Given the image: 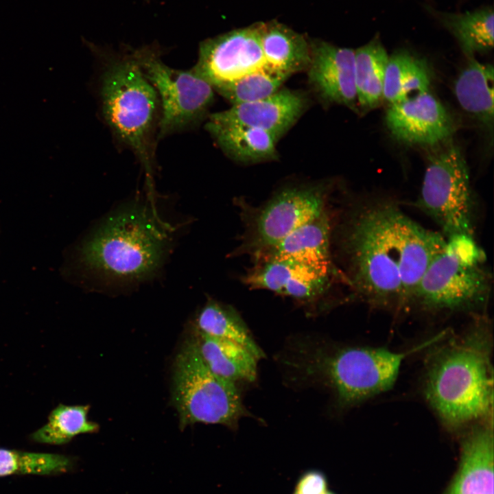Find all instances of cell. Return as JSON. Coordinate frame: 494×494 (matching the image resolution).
<instances>
[{
  "instance_id": "1",
  "label": "cell",
  "mask_w": 494,
  "mask_h": 494,
  "mask_svg": "<svg viewBox=\"0 0 494 494\" xmlns=\"http://www.w3.org/2000/svg\"><path fill=\"white\" fill-rule=\"evenodd\" d=\"M417 224L395 203L378 202L360 208L344 224V277L368 303L384 308L407 305L403 283Z\"/></svg>"
},
{
  "instance_id": "2",
  "label": "cell",
  "mask_w": 494,
  "mask_h": 494,
  "mask_svg": "<svg viewBox=\"0 0 494 494\" xmlns=\"http://www.w3.org/2000/svg\"><path fill=\"white\" fill-rule=\"evenodd\" d=\"M441 335L406 352L386 347L344 346L313 338L293 340L281 362L294 379L325 387L335 406L346 410L390 390L408 355Z\"/></svg>"
},
{
  "instance_id": "3",
  "label": "cell",
  "mask_w": 494,
  "mask_h": 494,
  "mask_svg": "<svg viewBox=\"0 0 494 494\" xmlns=\"http://www.w3.org/2000/svg\"><path fill=\"white\" fill-rule=\"evenodd\" d=\"M489 331L482 318L465 336L438 351L427 368L426 400L447 427L457 430L489 417L493 371Z\"/></svg>"
},
{
  "instance_id": "4",
  "label": "cell",
  "mask_w": 494,
  "mask_h": 494,
  "mask_svg": "<svg viewBox=\"0 0 494 494\" xmlns=\"http://www.w3.org/2000/svg\"><path fill=\"white\" fill-rule=\"evenodd\" d=\"M102 55L99 99L105 123L115 139L135 156L154 193L155 150L161 108L157 93L132 49Z\"/></svg>"
},
{
  "instance_id": "5",
  "label": "cell",
  "mask_w": 494,
  "mask_h": 494,
  "mask_svg": "<svg viewBox=\"0 0 494 494\" xmlns=\"http://www.w3.org/2000/svg\"><path fill=\"white\" fill-rule=\"evenodd\" d=\"M166 227L155 211L140 206L119 209L84 242L82 261L106 283L147 280L165 259L169 243Z\"/></svg>"
},
{
  "instance_id": "6",
  "label": "cell",
  "mask_w": 494,
  "mask_h": 494,
  "mask_svg": "<svg viewBox=\"0 0 494 494\" xmlns=\"http://www.w3.org/2000/svg\"><path fill=\"white\" fill-rule=\"evenodd\" d=\"M414 293L412 303L432 310H473L484 305L492 277L473 235L445 237Z\"/></svg>"
},
{
  "instance_id": "7",
  "label": "cell",
  "mask_w": 494,
  "mask_h": 494,
  "mask_svg": "<svg viewBox=\"0 0 494 494\" xmlns=\"http://www.w3.org/2000/svg\"><path fill=\"white\" fill-rule=\"evenodd\" d=\"M172 401L181 430L202 423L223 425L235 430L242 418L251 416L236 384L211 372L190 339L183 345L174 362Z\"/></svg>"
},
{
  "instance_id": "8",
  "label": "cell",
  "mask_w": 494,
  "mask_h": 494,
  "mask_svg": "<svg viewBox=\"0 0 494 494\" xmlns=\"http://www.w3.org/2000/svg\"><path fill=\"white\" fill-rule=\"evenodd\" d=\"M329 187L324 182L291 185L258 207L238 202L244 231L233 255L254 258L318 216L328 209Z\"/></svg>"
},
{
  "instance_id": "9",
  "label": "cell",
  "mask_w": 494,
  "mask_h": 494,
  "mask_svg": "<svg viewBox=\"0 0 494 494\" xmlns=\"http://www.w3.org/2000/svg\"><path fill=\"white\" fill-rule=\"evenodd\" d=\"M414 204L440 226L445 237L473 235L474 202L469 172L457 145L447 144L430 157Z\"/></svg>"
},
{
  "instance_id": "10",
  "label": "cell",
  "mask_w": 494,
  "mask_h": 494,
  "mask_svg": "<svg viewBox=\"0 0 494 494\" xmlns=\"http://www.w3.org/2000/svg\"><path fill=\"white\" fill-rule=\"evenodd\" d=\"M142 72L154 88L160 103L158 140L198 126L207 119L214 90L191 69L165 64L154 47L132 49Z\"/></svg>"
},
{
  "instance_id": "11",
  "label": "cell",
  "mask_w": 494,
  "mask_h": 494,
  "mask_svg": "<svg viewBox=\"0 0 494 494\" xmlns=\"http://www.w3.org/2000/svg\"><path fill=\"white\" fill-rule=\"evenodd\" d=\"M257 26L237 29L203 40L191 69L217 87L266 67Z\"/></svg>"
},
{
  "instance_id": "12",
  "label": "cell",
  "mask_w": 494,
  "mask_h": 494,
  "mask_svg": "<svg viewBox=\"0 0 494 494\" xmlns=\"http://www.w3.org/2000/svg\"><path fill=\"white\" fill-rule=\"evenodd\" d=\"M342 276L292 260L254 262L241 278L251 290H265L292 298L314 313L325 309L333 283Z\"/></svg>"
},
{
  "instance_id": "13",
  "label": "cell",
  "mask_w": 494,
  "mask_h": 494,
  "mask_svg": "<svg viewBox=\"0 0 494 494\" xmlns=\"http://www.w3.org/2000/svg\"><path fill=\"white\" fill-rule=\"evenodd\" d=\"M385 120L392 136L409 145H437L454 131L449 113L429 91L390 104Z\"/></svg>"
},
{
  "instance_id": "14",
  "label": "cell",
  "mask_w": 494,
  "mask_h": 494,
  "mask_svg": "<svg viewBox=\"0 0 494 494\" xmlns=\"http://www.w3.org/2000/svg\"><path fill=\"white\" fill-rule=\"evenodd\" d=\"M308 99L301 91L281 89L263 99L232 106L209 114V117L263 130L277 141L298 120L307 106Z\"/></svg>"
},
{
  "instance_id": "15",
  "label": "cell",
  "mask_w": 494,
  "mask_h": 494,
  "mask_svg": "<svg viewBox=\"0 0 494 494\" xmlns=\"http://www.w3.org/2000/svg\"><path fill=\"white\" fill-rule=\"evenodd\" d=\"M307 71L309 84L323 101L355 107V50L325 41L311 44Z\"/></svg>"
},
{
  "instance_id": "16",
  "label": "cell",
  "mask_w": 494,
  "mask_h": 494,
  "mask_svg": "<svg viewBox=\"0 0 494 494\" xmlns=\"http://www.w3.org/2000/svg\"><path fill=\"white\" fill-rule=\"evenodd\" d=\"M332 233V220L327 209L277 244L252 258L253 262L292 260L343 276L333 261Z\"/></svg>"
},
{
  "instance_id": "17",
  "label": "cell",
  "mask_w": 494,
  "mask_h": 494,
  "mask_svg": "<svg viewBox=\"0 0 494 494\" xmlns=\"http://www.w3.org/2000/svg\"><path fill=\"white\" fill-rule=\"evenodd\" d=\"M447 494H493L492 425L478 427L466 438L460 467Z\"/></svg>"
},
{
  "instance_id": "18",
  "label": "cell",
  "mask_w": 494,
  "mask_h": 494,
  "mask_svg": "<svg viewBox=\"0 0 494 494\" xmlns=\"http://www.w3.org/2000/svg\"><path fill=\"white\" fill-rule=\"evenodd\" d=\"M191 331L190 340L211 372L235 384L256 379L259 360L247 349L232 341Z\"/></svg>"
},
{
  "instance_id": "19",
  "label": "cell",
  "mask_w": 494,
  "mask_h": 494,
  "mask_svg": "<svg viewBox=\"0 0 494 494\" xmlns=\"http://www.w3.org/2000/svg\"><path fill=\"white\" fill-rule=\"evenodd\" d=\"M205 128L218 147L230 158L242 163L275 160L277 140L255 128L228 124L207 117Z\"/></svg>"
},
{
  "instance_id": "20",
  "label": "cell",
  "mask_w": 494,
  "mask_h": 494,
  "mask_svg": "<svg viewBox=\"0 0 494 494\" xmlns=\"http://www.w3.org/2000/svg\"><path fill=\"white\" fill-rule=\"evenodd\" d=\"M257 28L268 68L287 77L307 70L311 44L303 35L277 23L261 24Z\"/></svg>"
},
{
  "instance_id": "21",
  "label": "cell",
  "mask_w": 494,
  "mask_h": 494,
  "mask_svg": "<svg viewBox=\"0 0 494 494\" xmlns=\"http://www.w3.org/2000/svg\"><path fill=\"white\" fill-rule=\"evenodd\" d=\"M191 325L196 331L240 344L258 360L264 357L244 320L231 305L209 297L195 314Z\"/></svg>"
},
{
  "instance_id": "22",
  "label": "cell",
  "mask_w": 494,
  "mask_h": 494,
  "mask_svg": "<svg viewBox=\"0 0 494 494\" xmlns=\"http://www.w3.org/2000/svg\"><path fill=\"white\" fill-rule=\"evenodd\" d=\"M493 67L473 57L458 76L454 92L461 107L485 124L493 121Z\"/></svg>"
},
{
  "instance_id": "23",
  "label": "cell",
  "mask_w": 494,
  "mask_h": 494,
  "mask_svg": "<svg viewBox=\"0 0 494 494\" xmlns=\"http://www.w3.org/2000/svg\"><path fill=\"white\" fill-rule=\"evenodd\" d=\"M430 75L425 60L408 51L389 56L383 89V99L390 104L429 91Z\"/></svg>"
},
{
  "instance_id": "24",
  "label": "cell",
  "mask_w": 494,
  "mask_h": 494,
  "mask_svg": "<svg viewBox=\"0 0 494 494\" xmlns=\"http://www.w3.org/2000/svg\"><path fill=\"white\" fill-rule=\"evenodd\" d=\"M388 58L386 50L378 38L355 50L357 102L362 108H374L382 101Z\"/></svg>"
},
{
  "instance_id": "25",
  "label": "cell",
  "mask_w": 494,
  "mask_h": 494,
  "mask_svg": "<svg viewBox=\"0 0 494 494\" xmlns=\"http://www.w3.org/2000/svg\"><path fill=\"white\" fill-rule=\"evenodd\" d=\"M444 26L455 36L462 51L470 58L493 47L494 15L492 8H484L464 13L438 14Z\"/></svg>"
},
{
  "instance_id": "26",
  "label": "cell",
  "mask_w": 494,
  "mask_h": 494,
  "mask_svg": "<svg viewBox=\"0 0 494 494\" xmlns=\"http://www.w3.org/2000/svg\"><path fill=\"white\" fill-rule=\"evenodd\" d=\"M89 405H69L58 404L48 416L47 423L30 435L34 442L61 445L82 434L99 430V425L89 420Z\"/></svg>"
},
{
  "instance_id": "27",
  "label": "cell",
  "mask_w": 494,
  "mask_h": 494,
  "mask_svg": "<svg viewBox=\"0 0 494 494\" xmlns=\"http://www.w3.org/2000/svg\"><path fill=\"white\" fill-rule=\"evenodd\" d=\"M73 467L71 458L64 455L0 448V477L60 475Z\"/></svg>"
},
{
  "instance_id": "28",
  "label": "cell",
  "mask_w": 494,
  "mask_h": 494,
  "mask_svg": "<svg viewBox=\"0 0 494 494\" xmlns=\"http://www.w3.org/2000/svg\"><path fill=\"white\" fill-rule=\"evenodd\" d=\"M288 77L268 67L220 86L214 91L237 105L267 97L279 89Z\"/></svg>"
},
{
  "instance_id": "29",
  "label": "cell",
  "mask_w": 494,
  "mask_h": 494,
  "mask_svg": "<svg viewBox=\"0 0 494 494\" xmlns=\"http://www.w3.org/2000/svg\"><path fill=\"white\" fill-rule=\"evenodd\" d=\"M328 482L323 472L311 469L298 479L294 492L298 494H323L328 489Z\"/></svg>"
},
{
  "instance_id": "30",
  "label": "cell",
  "mask_w": 494,
  "mask_h": 494,
  "mask_svg": "<svg viewBox=\"0 0 494 494\" xmlns=\"http://www.w3.org/2000/svg\"><path fill=\"white\" fill-rule=\"evenodd\" d=\"M323 494H335V493H333V492L327 490V491L325 493H323Z\"/></svg>"
},
{
  "instance_id": "31",
  "label": "cell",
  "mask_w": 494,
  "mask_h": 494,
  "mask_svg": "<svg viewBox=\"0 0 494 494\" xmlns=\"http://www.w3.org/2000/svg\"><path fill=\"white\" fill-rule=\"evenodd\" d=\"M293 494H298V493H296L294 492V493H293Z\"/></svg>"
}]
</instances>
